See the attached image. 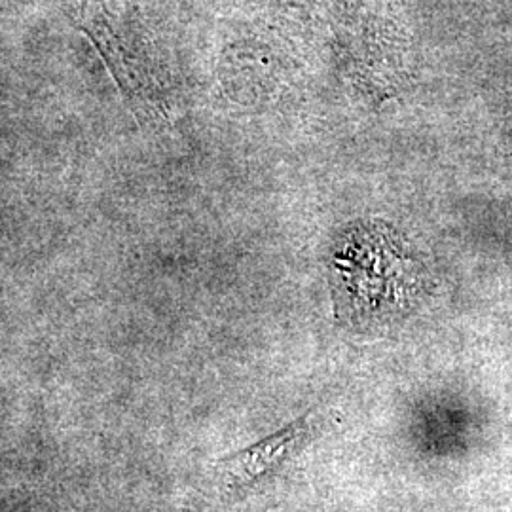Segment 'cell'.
<instances>
[{
    "label": "cell",
    "instance_id": "cell-1",
    "mask_svg": "<svg viewBox=\"0 0 512 512\" xmlns=\"http://www.w3.org/2000/svg\"><path fill=\"white\" fill-rule=\"evenodd\" d=\"M340 296L359 313H380L406 298L414 279L412 260L384 226H359L340 241L336 255Z\"/></svg>",
    "mask_w": 512,
    "mask_h": 512
},
{
    "label": "cell",
    "instance_id": "cell-2",
    "mask_svg": "<svg viewBox=\"0 0 512 512\" xmlns=\"http://www.w3.org/2000/svg\"><path fill=\"white\" fill-rule=\"evenodd\" d=\"M308 433L304 418L294 420L274 435L256 442L253 446L236 452L220 461L224 480L232 486H251L260 478L274 473L287 459L293 456Z\"/></svg>",
    "mask_w": 512,
    "mask_h": 512
}]
</instances>
